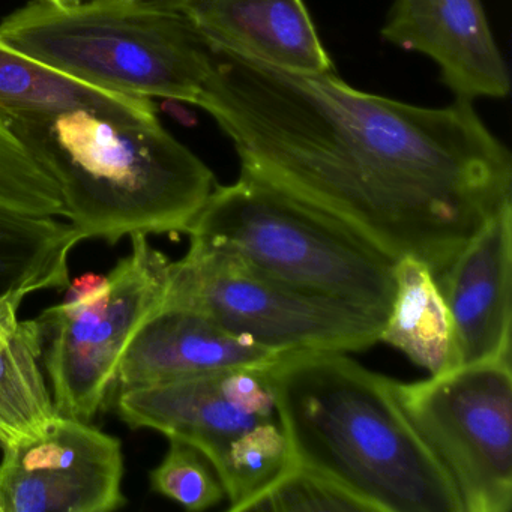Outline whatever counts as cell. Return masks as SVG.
Returning <instances> with one entry per match:
<instances>
[{
  "label": "cell",
  "mask_w": 512,
  "mask_h": 512,
  "mask_svg": "<svg viewBox=\"0 0 512 512\" xmlns=\"http://www.w3.org/2000/svg\"><path fill=\"white\" fill-rule=\"evenodd\" d=\"M202 107L242 172L434 277L512 203V158L470 101L442 109L214 50Z\"/></svg>",
  "instance_id": "obj_1"
},
{
  "label": "cell",
  "mask_w": 512,
  "mask_h": 512,
  "mask_svg": "<svg viewBox=\"0 0 512 512\" xmlns=\"http://www.w3.org/2000/svg\"><path fill=\"white\" fill-rule=\"evenodd\" d=\"M268 373L295 463L373 512H464L445 467L404 415L394 380L329 350L283 353Z\"/></svg>",
  "instance_id": "obj_2"
},
{
  "label": "cell",
  "mask_w": 512,
  "mask_h": 512,
  "mask_svg": "<svg viewBox=\"0 0 512 512\" xmlns=\"http://www.w3.org/2000/svg\"><path fill=\"white\" fill-rule=\"evenodd\" d=\"M5 119L56 182L64 220L85 239L115 245L134 235L187 233L218 185L160 119L88 110Z\"/></svg>",
  "instance_id": "obj_3"
},
{
  "label": "cell",
  "mask_w": 512,
  "mask_h": 512,
  "mask_svg": "<svg viewBox=\"0 0 512 512\" xmlns=\"http://www.w3.org/2000/svg\"><path fill=\"white\" fill-rule=\"evenodd\" d=\"M13 49L98 88L199 104L215 52L181 11L130 0H34L0 22Z\"/></svg>",
  "instance_id": "obj_4"
},
{
  "label": "cell",
  "mask_w": 512,
  "mask_h": 512,
  "mask_svg": "<svg viewBox=\"0 0 512 512\" xmlns=\"http://www.w3.org/2000/svg\"><path fill=\"white\" fill-rule=\"evenodd\" d=\"M187 235L299 289L388 319L395 260L334 218L244 173L235 184L217 185Z\"/></svg>",
  "instance_id": "obj_5"
},
{
  "label": "cell",
  "mask_w": 512,
  "mask_h": 512,
  "mask_svg": "<svg viewBox=\"0 0 512 512\" xmlns=\"http://www.w3.org/2000/svg\"><path fill=\"white\" fill-rule=\"evenodd\" d=\"M166 304L196 308L236 337L272 352H359L379 343L385 320L355 305L278 280L224 248L190 238L170 262Z\"/></svg>",
  "instance_id": "obj_6"
},
{
  "label": "cell",
  "mask_w": 512,
  "mask_h": 512,
  "mask_svg": "<svg viewBox=\"0 0 512 512\" xmlns=\"http://www.w3.org/2000/svg\"><path fill=\"white\" fill-rule=\"evenodd\" d=\"M131 251L107 274L103 295L80 307L47 308L43 362L56 413L91 422L115 391L116 374L140 326L163 304L170 260L149 242L131 236Z\"/></svg>",
  "instance_id": "obj_7"
},
{
  "label": "cell",
  "mask_w": 512,
  "mask_h": 512,
  "mask_svg": "<svg viewBox=\"0 0 512 512\" xmlns=\"http://www.w3.org/2000/svg\"><path fill=\"white\" fill-rule=\"evenodd\" d=\"M404 415L454 482L464 512L512 509L511 361L394 380Z\"/></svg>",
  "instance_id": "obj_8"
},
{
  "label": "cell",
  "mask_w": 512,
  "mask_h": 512,
  "mask_svg": "<svg viewBox=\"0 0 512 512\" xmlns=\"http://www.w3.org/2000/svg\"><path fill=\"white\" fill-rule=\"evenodd\" d=\"M0 512H110L127 503L118 437L56 413L43 431L5 446Z\"/></svg>",
  "instance_id": "obj_9"
},
{
  "label": "cell",
  "mask_w": 512,
  "mask_h": 512,
  "mask_svg": "<svg viewBox=\"0 0 512 512\" xmlns=\"http://www.w3.org/2000/svg\"><path fill=\"white\" fill-rule=\"evenodd\" d=\"M268 367L229 368L118 389L116 412L131 428L191 443L217 472L238 440L278 418Z\"/></svg>",
  "instance_id": "obj_10"
},
{
  "label": "cell",
  "mask_w": 512,
  "mask_h": 512,
  "mask_svg": "<svg viewBox=\"0 0 512 512\" xmlns=\"http://www.w3.org/2000/svg\"><path fill=\"white\" fill-rule=\"evenodd\" d=\"M382 37L436 62L455 100L509 94L508 68L481 0H394Z\"/></svg>",
  "instance_id": "obj_11"
},
{
  "label": "cell",
  "mask_w": 512,
  "mask_h": 512,
  "mask_svg": "<svg viewBox=\"0 0 512 512\" xmlns=\"http://www.w3.org/2000/svg\"><path fill=\"white\" fill-rule=\"evenodd\" d=\"M434 278L454 323L460 367L511 361L512 203Z\"/></svg>",
  "instance_id": "obj_12"
},
{
  "label": "cell",
  "mask_w": 512,
  "mask_h": 512,
  "mask_svg": "<svg viewBox=\"0 0 512 512\" xmlns=\"http://www.w3.org/2000/svg\"><path fill=\"white\" fill-rule=\"evenodd\" d=\"M280 356L236 337L196 308L163 302L128 344L115 391L229 368L262 367Z\"/></svg>",
  "instance_id": "obj_13"
},
{
  "label": "cell",
  "mask_w": 512,
  "mask_h": 512,
  "mask_svg": "<svg viewBox=\"0 0 512 512\" xmlns=\"http://www.w3.org/2000/svg\"><path fill=\"white\" fill-rule=\"evenodd\" d=\"M179 11L214 50L292 73H335L302 0H188Z\"/></svg>",
  "instance_id": "obj_14"
},
{
  "label": "cell",
  "mask_w": 512,
  "mask_h": 512,
  "mask_svg": "<svg viewBox=\"0 0 512 512\" xmlns=\"http://www.w3.org/2000/svg\"><path fill=\"white\" fill-rule=\"evenodd\" d=\"M79 110L131 121L158 119L151 98L119 94L82 82L0 40L2 115L55 116Z\"/></svg>",
  "instance_id": "obj_15"
},
{
  "label": "cell",
  "mask_w": 512,
  "mask_h": 512,
  "mask_svg": "<svg viewBox=\"0 0 512 512\" xmlns=\"http://www.w3.org/2000/svg\"><path fill=\"white\" fill-rule=\"evenodd\" d=\"M379 341L431 376L460 368L454 323L433 272L413 257L395 262V298Z\"/></svg>",
  "instance_id": "obj_16"
},
{
  "label": "cell",
  "mask_w": 512,
  "mask_h": 512,
  "mask_svg": "<svg viewBox=\"0 0 512 512\" xmlns=\"http://www.w3.org/2000/svg\"><path fill=\"white\" fill-rule=\"evenodd\" d=\"M20 305L0 304V446L44 430L56 415L43 370V328L22 320Z\"/></svg>",
  "instance_id": "obj_17"
},
{
  "label": "cell",
  "mask_w": 512,
  "mask_h": 512,
  "mask_svg": "<svg viewBox=\"0 0 512 512\" xmlns=\"http://www.w3.org/2000/svg\"><path fill=\"white\" fill-rule=\"evenodd\" d=\"M83 239L58 217L0 209V304L22 305L31 293L67 289L70 256Z\"/></svg>",
  "instance_id": "obj_18"
},
{
  "label": "cell",
  "mask_w": 512,
  "mask_h": 512,
  "mask_svg": "<svg viewBox=\"0 0 512 512\" xmlns=\"http://www.w3.org/2000/svg\"><path fill=\"white\" fill-rule=\"evenodd\" d=\"M292 463V452L280 419L263 422L245 434L230 448L226 460L217 469L229 500V511L245 512Z\"/></svg>",
  "instance_id": "obj_19"
},
{
  "label": "cell",
  "mask_w": 512,
  "mask_h": 512,
  "mask_svg": "<svg viewBox=\"0 0 512 512\" xmlns=\"http://www.w3.org/2000/svg\"><path fill=\"white\" fill-rule=\"evenodd\" d=\"M0 209L64 218L56 182L17 139L0 113Z\"/></svg>",
  "instance_id": "obj_20"
},
{
  "label": "cell",
  "mask_w": 512,
  "mask_h": 512,
  "mask_svg": "<svg viewBox=\"0 0 512 512\" xmlns=\"http://www.w3.org/2000/svg\"><path fill=\"white\" fill-rule=\"evenodd\" d=\"M152 490L187 511H205L226 497L208 458L191 443L169 437V449L149 473Z\"/></svg>",
  "instance_id": "obj_21"
},
{
  "label": "cell",
  "mask_w": 512,
  "mask_h": 512,
  "mask_svg": "<svg viewBox=\"0 0 512 512\" xmlns=\"http://www.w3.org/2000/svg\"><path fill=\"white\" fill-rule=\"evenodd\" d=\"M373 512L328 476L293 461L287 472L245 512Z\"/></svg>",
  "instance_id": "obj_22"
},
{
  "label": "cell",
  "mask_w": 512,
  "mask_h": 512,
  "mask_svg": "<svg viewBox=\"0 0 512 512\" xmlns=\"http://www.w3.org/2000/svg\"><path fill=\"white\" fill-rule=\"evenodd\" d=\"M107 284H109L107 275L94 274V272L80 275L68 284L65 289L67 292H65L64 301L61 304H64L65 307H80V305L89 304L98 296L103 295Z\"/></svg>",
  "instance_id": "obj_23"
},
{
  "label": "cell",
  "mask_w": 512,
  "mask_h": 512,
  "mask_svg": "<svg viewBox=\"0 0 512 512\" xmlns=\"http://www.w3.org/2000/svg\"><path fill=\"white\" fill-rule=\"evenodd\" d=\"M140 7L152 8V10L179 11L188 0H130Z\"/></svg>",
  "instance_id": "obj_24"
},
{
  "label": "cell",
  "mask_w": 512,
  "mask_h": 512,
  "mask_svg": "<svg viewBox=\"0 0 512 512\" xmlns=\"http://www.w3.org/2000/svg\"><path fill=\"white\" fill-rule=\"evenodd\" d=\"M41 2H49L53 5H67V0H41Z\"/></svg>",
  "instance_id": "obj_25"
},
{
  "label": "cell",
  "mask_w": 512,
  "mask_h": 512,
  "mask_svg": "<svg viewBox=\"0 0 512 512\" xmlns=\"http://www.w3.org/2000/svg\"><path fill=\"white\" fill-rule=\"evenodd\" d=\"M85 2H92V0H67V5L85 4Z\"/></svg>",
  "instance_id": "obj_26"
}]
</instances>
